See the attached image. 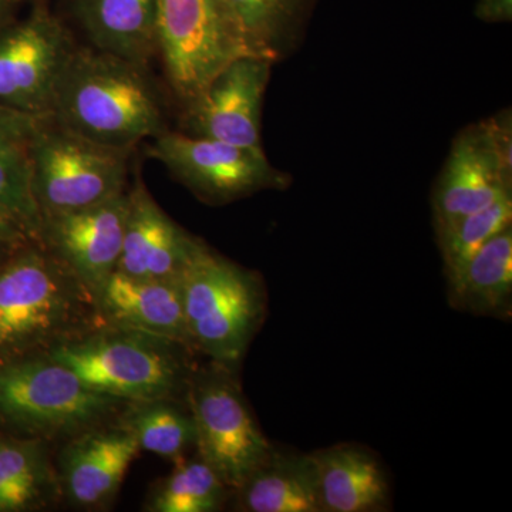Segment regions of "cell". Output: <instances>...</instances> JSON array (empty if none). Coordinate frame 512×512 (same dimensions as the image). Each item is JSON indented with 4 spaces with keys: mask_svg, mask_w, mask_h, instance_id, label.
Masks as SVG:
<instances>
[{
    "mask_svg": "<svg viewBox=\"0 0 512 512\" xmlns=\"http://www.w3.org/2000/svg\"><path fill=\"white\" fill-rule=\"evenodd\" d=\"M272 64L258 56H241L229 63L197 99L183 107L181 131L262 150V104Z\"/></svg>",
    "mask_w": 512,
    "mask_h": 512,
    "instance_id": "cell-11",
    "label": "cell"
},
{
    "mask_svg": "<svg viewBox=\"0 0 512 512\" xmlns=\"http://www.w3.org/2000/svg\"><path fill=\"white\" fill-rule=\"evenodd\" d=\"M128 402L90 389L45 355L0 363V431L45 441L70 439L119 419Z\"/></svg>",
    "mask_w": 512,
    "mask_h": 512,
    "instance_id": "cell-4",
    "label": "cell"
},
{
    "mask_svg": "<svg viewBox=\"0 0 512 512\" xmlns=\"http://www.w3.org/2000/svg\"><path fill=\"white\" fill-rule=\"evenodd\" d=\"M512 295L511 225L485 242L464 265L456 281L448 285L450 303L458 311L474 315L510 312Z\"/></svg>",
    "mask_w": 512,
    "mask_h": 512,
    "instance_id": "cell-22",
    "label": "cell"
},
{
    "mask_svg": "<svg viewBox=\"0 0 512 512\" xmlns=\"http://www.w3.org/2000/svg\"><path fill=\"white\" fill-rule=\"evenodd\" d=\"M147 156L210 205L229 204L256 192L285 190L291 184L288 174L269 163L264 148L232 146L181 130L167 128L158 134L148 144Z\"/></svg>",
    "mask_w": 512,
    "mask_h": 512,
    "instance_id": "cell-9",
    "label": "cell"
},
{
    "mask_svg": "<svg viewBox=\"0 0 512 512\" xmlns=\"http://www.w3.org/2000/svg\"><path fill=\"white\" fill-rule=\"evenodd\" d=\"M178 281L192 349L235 370L264 320L261 279L204 242Z\"/></svg>",
    "mask_w": 512,
    "mask_h": 512,
    "instance_id": "cell-5",
    "label": "cell"
},
{
    "mask_svg": "<svg viewBox=\"0 0 512 512\" xmlns=\"http://www.w3.org/2000/svg\"><path fill=\"white\" fill-rule=\"evenodd\" d=\"M133 150L104 146L40 117L28 147L32 187L43 218L123 194Z\"/></svg>",
    "mask_w": 512,
    "mask_h": 512,
    "instance_id": "cell-6",
    "label": "cell"
},
{
    "mask_svg": "<svg viewBox=\"0 0 512 512\" xmlns=\"http://www.w3.org/2000/svg\"><path fill=\"white\" fill-rule=\"evenodd\" d=\"M25 2H29L30 5H35V3H49L50 0H25Z\"/></svg>",
    "mask_w": 512,
    "mask_h": 512,
    "instance_id": "cell-31",
    "label": "cell"
},
{
    "mask_svg": "<svg viewBox=\"0 0 512 512\" xmlns=\"http://www.w3.org/2000/svg\"><path fill=\"white\" fill-rule=\"evenodd\" d=\"M60 497L49 441L0 431V512L49 510Z\"/></svg>",
    "mask_w": 512,
    "mask_h": 512,
    "instance_id": "cell-20",
    "label": "cell"
},
{
    "mask_svg": "<svg viewBox=\"0 0 512 512\" xmlns=\"http://www.w3.org/2000/svg\"><path fill=\"white\" fill-rule=\"evenodd\" d=\"M157 56L184 107L229 63L251 55L224 0H158Z\"/></svg>",
    "mask_w": 512,
    "mask_h": 512,
    "instance_id": "cell-7",
    "label": "cell"
},
{
    "mask_svg": "<svg viewBox=\"0 0 512 512\" xmlns=\"http://www.w3.org/2000/svg\"><path fill=\"white\" fill-rule=\"evenodd\" d=\"M49 116L104 146L134 150L167 130L150 69L77 45L57 82Z\"/></svg>",
    "mask_w": 512,
    "mask_h": 512,
    "instance_id": "cell-1",
    "label": "cell"
},
{
    "mask_svg": "<svg viewBox=\"0 0 512 512\" xmlns=\"http://www.w3.org/2000/svg\"><path fill=\"white\" fill-rule=\"evenodd\" d=\"M40 117L0 106V156L26 150Z\"/></svg>",
    "mask_w": 512,
    "mask_h": 512,
    "instance_id": "cell-27",
    "label": "cell"
},
{
    "mask_svg": "<svg viewBox=\"0 0 512 512\" xmlns=\"http://www.w3.org/2000/svg\"><path fill=\"white\" fill-rule=\"evenodd\" d=\"M202 244L165 214L137 175L128 188L126 227L116 271L141 279H178Z\"/></svg>",
    "mask_w": 512,
    "mask_h": 512,
    "instance_id": "cell-15",
    "label": "cell"
},
{
    "mask_svg": "<svg viewBox=\"0 0 512 512\" xmlns=\"http://www.w3.org/2000/svg\"><path fill=\"white\" fill-rule=\"evenodd\" d=\"M245 512H322L311 454L272 448L234 493Z\"/></svg>",
    "mask_w": 512,
    "mask_h": 512,
    "instance_id": "cell-19",
    "label": "cell"
},
{
    "mask_svg": "<svg viewBox=\"0 0 512 512\" xmlns=\"http://www.w3.org/2000/svg\"><path fill=\"white\" fill-rule=\"evenodd\" d=\"M43 215L32 187L28 148L0 156V239L40 242Z\"/></svg>",
    "mask_w": 512,
    "mask_h": 512,
    "instance_id": "cell-25",
    "label": "cell"
},
{
    "mask_svg": "<svg viewBox=\"0 0 512 512\" xmlns=\"http://www.w3.org/2000/svg\"><path fill=\"white\" fill-rule=\"evenodd\" d=\"M77 42L49 3H35L25 18L0 32V106L47 116L57 82Z\"/></svg>",
    "mask_w": 512,
    "mask_h": 512,
    "instance_id": "cell-10",
    "label": "cell"
},
{
    "mask_svg": "<svg viewBox=\"0 0 512 512\" xmlns=\"http://www.w3.org/2000/svg\"><path fill=\"white\" fill-rule=\"evenodd\" d=\"M25 0H0V32L19 18Z\"/></svg>",
    "mask_w": 512,
    "mask_h": 512,
    "instance_id": "cell-29",
    "label": "cell"
},
{
    "mask_svg": "<svg viewBox=\"0 0 512 512\" xmlns=\"http://www.w3.org/2000/svg\"><path fill=\"white\" fill-rule=\"evenodd\" d=\"M322 512H379L390 505L389 481L366 448L338 444L311 454Z\"/></svg>",
    "mask_w": 512,
    "mask_h": 512,
    "instance_id": "cell-17",
    "label": "cell"
},
{
    "mask_svg": "<svg viewBox=\"0 0 512 512\" xmlns=\"http://www.w3.org/2000/svg\"><path fill=\"white\" fill-rule=\"evenodd\" d=\"M512 221V197L505 195L490 207L436 228L439 248L444 262L447 284L451 285L463 271L471 256L510 227Z\"/></svg>",
    "mask_w": 512,
    "mask_h": 512,
    "instance_id": "cell-26",
    "label": "cell"
},
{
    "mask_svg": "<svg viewBox=\"0 0 512 512\" xmlns=\"http://www.w3.org/2000/svg\"><path fill=\"white\" fill-rule=\"evenodd\" d=\"M94 303L106 325L160 336L192 349L178 279H141L114 271Z\"/></svg>",
    "mask_w": 512,
    "mask_h": 512,
    "instance_id": "cell-16",
    "label": "cell"
},
{
    "mask_svg": "<svg viewBox=\"0 0 512 512\" xmlns=\"http://www.w3.org/2000/svg\"><path fill=\"white\" fill-rule=\"evenodd\" d=\"M127 210L128 188L92 207L43 218L40 242L93 299L119 264Z\"/></svg>",
    "mask_w": 512,
    "mask_h": 512,
    "instance_id": "cell-12",
    "label": "cell"
},
{
    "mask_svg": "<svg viewBox=\"0 0 512 512\" xmlns=\"http://www.w3.org/2000/svg\"><path fill=\"white\" fill-rule=\"evenodd\" d=\"M187 350L173 340L101 323L43 355L69 367L90 389L138 403L185 396L192 372Z\"/></svg>",
    "mask_w": 512,
    "mask_h": 512,
    "instance_id": "cell-3",
    "label": "cell"
},
{
    "mask_svg": "<svg viewBox=\"0 0 512 512\" xmlns=\"http://www.w3.org/2000/svg\"><path fill=\"white\" fill-rule=\"evenodd\" d=\"M16 247H19V245L9 244V242L2 241V239H0V265L3 264V261H5L10 254H12L13 249Z\"/></svg>",
    "mask_w": 512,
    "mask_h": 512,
    "instance_id": "cell-30",
    "label": "cell"
},
{
    "mask_svg": "<svg viewBox=\"0 0 512 512\" xmlns=\"http://www.w3.org/2000/svg\"><path fill=\"white\" fill-rule=\"evenodd\" d=\"M229 490L200 456L175 461L170 476L153 485L144 510L150 512H214L227 503Z\"/></svg>",
    "mask_w": 512,
    "mask_h": 512,
    "instance_id": "cell-24",
    "label": "cell"
},
{
    "mask_svg": "<svg viewBox=\"0 0 512 512\" xmlns=\"http://www.w3.org/2000/svg\"><path fill=\"white\" fill-rule=\"evenodd\" d=\"M119 421L128 427L140 450L167 460H181L195 446V427L185 400L156 399L128 403Z\"/></svg>",
    "mask_w": 512,
    "mask_h": 512,
    "instance_id": "cell-23",
    "label": "cell"
},
{
    "mask_svg": "<svg viewBox=\"0 0 512 512\" xmlns=\"http://www.w3.org/2000/svg\"><path fill=\"white\" fill-rule=\"evenodd\" d=\"M249 55L272 63L301 43L318 0H224Z\"/></svg>",
    "mask_w": 512,
    "mask_h": 512,
    "instance_id": "cell-21",
    "label": "cell"
},
{
    "mask_svg": "<svg viewBox=\"0 0 512 512\" xmlns=\"http://www.w3.org/2000/svg\"><path fill=\"white\" fill-rule=\"evenodd\" d=\"M138 453L136 434L119 419L70 437L56 467L63 497L80 510H104Z\"/></svg>",
    "mask_w": 512,
    "mask_h": 512,
    "instance_id": "cell-13",
    "label": "cell"
},
{
    "mask_svg": "<svg viewBox=\"0 0 512 512\" xmlns=\"http://www.w3.org/2000/svg\"><path fill=\"white\" fill-rule=\"evenodd\" d=\"M101 323L93 296L42 242L19 245L0 265V363L43 355Z\"/></svg>",
    "mask_w": 512,
    "mask_h": 512,
    "instance_id": "cell-2",
    "label": "cell"
},
{
    "mask_svg": "<svg viewBox=\"0 0 512 512\" xmlns=\"http://www.w3.org/2000/svg\"><path fill=\"white\" fill-rule=\"evenodd\" d=\"M185 403L195 427L197 454L234 493L272 451L252 416L234 370L212 362L191 372Z\"/></svg>",
    "mask_w": 512,
    "mask_h": 512,
    "instance_id": "cell-8",
    "label": "cell"
},
{
    "mask_svg": "<svg viewBox=\"0 0 512 512\" xmlns=\"http://www.w3.org/2000/svg\"><path fill=\"white\" fill-rule=\"evenodd\" d=\"M474 15L487 23L511 22L512 0H477Z\"/></svg>",
    "mask_w": 512,
    "mask_h": 512,
    "instance_id": "cell-28",
    "label": "cell"
},
{
    "mask_svg": "<svg viewBox=\"0 0 512 512\" xmlns=\"http://www.w3.org/2000/svg\"><path fill=\"white\" fill-rule=\"evenodd\" d=\"M512 167L495 150L483 121L458 134L433 195L436 228L511 194Z\"/></svg>",
    "mask_w": 512,
    "mask_h": 512,
    "instance_id": "cell-14",
    "label": "cell"
},
{
    "mask_svg": "<svg viewBox=\"0 0 512 512\" xmlns=\"http://www.w3.org/2000/svg\"><path fill=\"white\" fill-rule=\"evenodd\" d=\"M90 46L150 69L157 57L158 0H74Z\"/></svg>",
    "mask_w": 512,
    "mask_h": 512,
    "instance_id": "cell-18",
    "label": "cell"
}]
</instances>
